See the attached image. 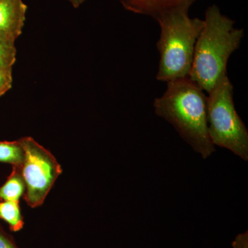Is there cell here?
<instances>
[{
	"label": "cell",
	"instance_id": "cell-7",
	"mask_svg": "<svg viewBox=\"0 0 248 248\" xmlns=\"http://www.w3.org/2000/svg\"><path fill=\"white\" fill-rule=\"evenodd\" d=\"M27 11L22 0H0V35L17 40L22 33Z\"/></svg>",
	"mask_w": 248,
	"mask_h": 248
},
{
	"label": "cell",
	"instance_id": "cell-6",
	"mask_svg": "<svg viewBox=\"0 0 248 248\" xmlns=\"http://www.w3.org/2000/svg\"><path fill=\"white\" fill-rule=\"evenodd\" d=\"M196 1L197 0H120L127 11L150 16L155 20L172 13L188 11Z\"/></svg>",
	"mask_w": 248,
	"mask_h": 248
},
{
	"label": "cell",
	"instance_id": "cell-11",
	"mask_svg": "<svg viewBox=\"0 0 248 248\" xmlns=\"http://www.w3.org/2000/svg\"><path fill=\"white\" fill-rule=\"evenodd\" d=\"M15 42L0 35V71H11L16 61Z\"/></svg>",
	"mask_w": 248,
	"mask_h": 248
},
{
	"label": "cell",
	"instance_id": "cell-1",
	"mask_svg": "<svg viewBox=\"0 0 248 248\" xmlns=\"http://www.w3.org/2000/svg\"><path fill=\"white\" fill-rule=\"evenodd\" d=\"M156 115L164 119L181 138L205 159L215 151L207 122V96L189 77L167 83L153 102Z\"/></svg>",
	"mask_w": 248,
	"mask_h": 248
},
{
	"label": "cell",
	"instance_id": "cell-14",
	"mask_svg": "<svg viewBox=\"0 0 248 248\" xmlns=\"http://www.w3.org/2000/svg\"><path fill=\"white\" fill-rule=\"evenodd\" d=\"M0 248H18L13 243V241H11L9 238H8L7 236L2 232L0 231Z\"/></svg>",
	"mask_w": 248,
	"mask_h": 248
},
{
	"label": "cell",
	"instance_id": "cell-13",
	"mask_svg": "<svg viewBox=\"0 0 248 248\" xmlns=\"http://www.w3.org/2000/svg\"><path fill=\"white\" fill-rule=\"evenodd\" d=\"M232 246L233 248H248V232L238 234L232 243Z\"/></svg>",
	"mask_w": 248,
	"mask_h": 248
},
{
	"label": "cell",
	"instance_id": "cell-8",
	"mask_svg": "<svg viewBox=\"0 0 248 248\" xmlns=\"http://www.w3.org/2000/svg\"><path fill=\"white\" fill-rule=\"evenodd\" d=\"M25 192V184L19 167L13 166V170L6 182L0 187V200L19 202Z\"/></svg>",
	"mask_w": 248,
	"mask_h": 248
},
{
	"label": "cell",
	"instance_id": "cell-9",
	"mask_svg": "<svg viewBox=\"0 0 248 248\" xmlns=\"http://www.w3.org/2000/svg\"><path fill=\"white\" fill-rule=\"evenodd\" d=\"M0 218L9 224L13 232H18L24 226L19 202L0 200Z\"/></svg>",
	"mask_w": 248,
	"mask_h": 248
},
{
	"label": "cell",
	"instance_id": "cell-15",
	"mask_svg": "<svg viewBox=\"0 0 248 248\" xmlns=\"http://www.w3.org/2000/svg\"><path fill=\"white\" fill-rule=\"evenodd\" d=\"M74 8H78L81 6L86 0H68Z\"/></svg>",
	"mask_w": 248,
	"mask_h": 248
},
{
	"label": "cell",
	"instance_id": "cell-12",
	"mask_svg": "<svg viewBox=\"0 0 248 248\" xmlns=\"http://www.w3.org/2000/svg\"><path fill=\"white\" fill-rule=\"evenodd\" d=\"M12 84V70L0 71V97L11 89Z\"/></svg>",
	"mask_w": 248,
	"mask_h": 248
},
{
	"label": "cell",
	"instance_id": "cell-10",
	"mask_svg": "<svg viewBox=\"0 0 248 248\" xmlns=\"http://www.w3.org/2000/svg\"><path fill=\"white\" fill-rule=\"evenodd\" d=\"M24 153L19 140L0 141V162L8 163L20 167L24 161Z\"/></svg>",
	"mask_w": 248,
	"mask_h": 248
},
{
	"label": "cell",
	"instance_id": "cell-3",
	"mask_svg": "<svg viewBox=\"0 0 248 248\" xmlns=\"http://www.w3.org/2000/svg\"><path fill=\"white\" fill-rule=\"evenodd\" d=\"M156 21L161 29L156 45L160 55L156 79L168 83L189 77L204 21L190 18L188 11L166 15Z\"/></svg>",
	"mask_w": 248,
	"mask_h": 248
},
{
	"label": "cell",
	"instance_id": "cell-4",
	"mask_svg": "<svg viewBox=\"0 0 248 248\" xmlns=\"http://www.w3.org/2000/svg\"><path fill=\"white\" fill-rule=\"evenodd\" d=\"M207 96L209 136L215 146L226 148L248 160V130L234 107V86L222 76Z\"/></svg>",
	"mask_w": 248,
	"mask_h": 248
},
{
	"label": "cell",
	"instance_id": "cell-5",
	"mask_svg": "<svg viewBox=\"0 0 248 248\" xmlns=\"http://www.w3.org/2000/svg\"><path fill=\"white\" fill-rule=\"evenodd\" d=\"M24 150V161L19 170L25 184L24 199L35 208L44 203L62 173L61 165L53 155L31 137L19 140Z\"/></svg>",
	"mask_w": 248,
	"mask_h": 248
},
{
	"label": "cell",
	"instance_id": "cell-2",
	"mask_svg": "<svg viewBox=\"0 0 248 248\" xmlns=\"http://www.w3.org/2000/svg\"><path fill=\"white\" fill-rule=\"evenodd\" d=\"M203 29L197 38L189 78L209 93L223 75L232 54L241 45L244 29L234 27L235 22L221 14L216 5L205 11Z\"/></svg>",
	"mask_w": 248,
	"mask_h": 248
}]
</instances>
